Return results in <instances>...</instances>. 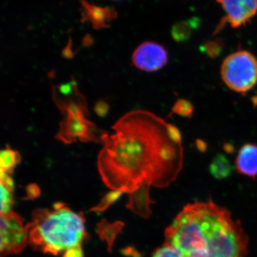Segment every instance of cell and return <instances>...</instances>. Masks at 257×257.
Instances as JSON below:
<instances>
[{
	"label": "cell",
	"mask_w": 257,
	"mask_h": 257,
	"mask_svg": "<svg viewBox=\"0 0 257 257\" xmlns=\"http://www.w3.org/2000/svg\"><path fill=\"white\" fill-rule=\"evenodd\" d=\"M197 23L194 21H184L174 25L172 29V37L176 42H184L189 40L194 29L197 28Z\"/></svg>",
	"instance_id": "cell-13"
},
{
	"label": "cell",
	"mask_w": 257,
	"mask_h": 257,
	"mask_svg": "<svg viewBox=\"0 0 257 257\" xmlns=\"http://www.w3.org/2000/svg\"><path fill=\"white\" fill-rule=\"evenodd\" d=\"M14 183L9 174L1 172V215L12 212Z\"/></svg>",
	"instance_id": "cell-11"
},
{
	"label": "cell",
	"mask_w": 257,
	"mask_h": 257,
	"mask_svg": "<svg viewBox=\"0 0 257 257\" xmlns=\"http://www.w3.org/2000/svg\"><path fill=\"white\" fill-rule=\"evenodd\" d=\"M184 257H246L248 238L229 211L212 202L185 206L166 229Z\"/></svg>",
	"instance_id": "cell-2"
},
{
	"label": "cell",
	"mask_w": 257,
	"mask_h": 257,
	"mask_svg": "<svg viewBox=\"0 0 257 257\" xmlns=\"http://www.w3.org/2000/svg\"><path fill=\"white\" fill-rule=\"evenodd\" d=\"M121 192L119 190H115L114 192H111L108 194L107 195L104 197L103 199L102 202L99 204L98 207L96 208V210H103V209H106L108 206L110 205L113 202H114L115 200L118 199L121 195Z\"/></svg>",
	"instance_id": "cell-18"
},
{
	"label": "cell",
	"mask_w": 257,
	"mask_h": 257,
	"mask_svg": "<svg viewBox=\"0 0 257 257\" xmlns=\"http://www.w3.org/2000/svg\"><path fill=\"white\" fill-rule=\"evenodd\" d=\"M116 135L101 137L104 147L99 170L108 186L135 192L150 185L165 187L177 177L183 164L182 143L174 141L168 123L147 111H134L114 126Z\"/></svg>",
	"instance_id": "cell-1"
},
{
	"label": "cell",
	"mask_w": 257,
	"mask_h": 257,
	"mask_svg": "<svg viewBox=\"0 0 257 257\" xmlns=\"http://www.w3.org/2000/svg\"><path fill=\"white\" fill-rule=\"evenodd\" d=\"M79 2L82 5V21L89 22L96 30L107 28L109 23L117 17L114 8L97 6L85 0H79Z\"/></svg>",
	"instance_id": "cell-9"
},
{
	"label": "cell",
	"mask_w": 257,
	"mask_h": 257,
	"mask_svg": "<svg viewBox=\"0 0 257 257\" xmlns=\"http://www.w3.org/2000/svg\"><path fill=\"white\" fill-rule=\"evenodd\" d=\"M74 87H75L74 82H71L59 86V87H57V90H58V92H60L62 95L68 96L72 94V91L74 89Z\"/></svg>",
	"instance_id": "cell-20"
},
{
	"label": "cell",
	"mask_w": 257,
	"mask_h": 257,
	"mask_svg": "<svg viewBox=\"0 0 257 257\" xmlns=\"http://www.w3.org/2000/svg\"><path fill=\"white\" fill-rule=\"evenodd\" d=\"M238 173L251 178L257 177V145L247 143L240 148L235 160Z\"/></svg>",
	"instance_id": "cell-10"
},
{
	"label": "cell",
	"mask_w": 257,
	"mask_h": 257,
	"mask_svg": "<svg viewBox=\"0 0 257 257\" xmlns=\"http://www.w3.org/2000/svg\"><path fill=\"white\" fill-rule=\"evenodd\" d=\"M0 236L2 257L20 252L29 242L28 228L24 227L20 216L13 212L1 215Z\"/></svg>",
	"instance_id": "cell-5"
},
{
	"label": "cell",
	"mask_w": 257,
	"mask_h": 257,
	"mask_svg": "<svg viewBox=\"0 0 257 257\" xmlns=\"http://www.w3.org/2000/svg\"><path fill=\"white\" fill-rule=\"evenodd\" d=\"M224 42L221 40H209L201 46L200 50L211 59H215L224 50Z\"/></svg>",
	"instance_id": "cell-16"
},
{
	"label": "cell",
	"mask_w": 257,
	"mask_h": 257,
	"mask_svg": "<svg viewBox=\"0 0 257 257\" xmlns=\"http://www.w3.org/2000/svg\"><path fill=\"white\" fill-rule=\"evenodd\" d=\"M225 13L224 18L214 33L222 30L226 24L232 28L245 26L257 14V0H217Z\"/></svg>",
	"instance_id": "cell-6"
},
{
	"label": "cell",
	"mask_w": 257,
	"mask_h": 257,
	"mask_svg": "<svg viewBox=\"0 0 257 257\" xmlns=\"http://www.w3.org/2000/svg\"><path fill=\"white\" fill-rule=\"evenodd\" d=\"M220 74L225 85L239 94H246L257 84V60L247 50H239L224 59Z\"/></svg>",
	"instance_id": "cell-4"
},
{
	"label": "cell",
	"mask_w": 257,
	"mask_h": 257,
	"mask_svg": "<svg viewBox=\"0 0 257 257\" xmlns=\"http://www.w3.org/2000/svg\"><path fill=\"white\" fill-rule=\"evenodd\" d=\"M63 257H84L81 245L69 248L64 251Z\"/></svg>",
	"instance_id": "cell-21"
},
{
	"label": "cell",
	"mask_w": 257,
	"mask_h": 257,
	"mask_svg": "<svg viewBox=\"0 0 257 257\" xmlns=\"http://www.w3.org/2000/svg\"><path fill=\"white\" fill-rule=\"evenodd\" d=\"M94 110L99 117H104L109 113V104L103 100L98 101L94 106Z\"/></svg>",
	"instance_id": "cell-19"
},
{
	"label": "cell",
	"mask_w": 257,
	"mask_h": 257,
	"mask_svg": "<svg viewBox=\"0 0 257 257\" xmlns=\"http://www.w3.org/2000/svg\"><path fill=\"white\" fill-rule=\"evenodd\" d=\"M92 123L84 118V114H67V117L61 124L57 138L65 143H71L79 139L82 142H89L94 138L92 128Z\"/></svg>",
	"instance_id": "cell-8"
},
{
	"label": "cell",
	"mask_w": 257,
	"mask_h": 257,
	"mask_svg": "<svg viewBox=\"0 0 257 257\" xmlns=\"http://www.w3.org/2000/svg\"><path fill=\"white\" fill-rule=\"evenodd\" d=\"M20 161L19 153L10 147H7L2 150L0 154V166H1L2 173H11L15 166L18 165Z\"/></svg>",
	"instance_id": "cell-14"
},
{
	"label": "cell",
	"mask_w": 257,
	"mask_h": 257,
	"mask_svg": "<svg viewBox=\"0 0 257 257\" xmlns=\"http://www.w3.org/2000/svg\"><path fill=\"white\" fill-rule=\"evenodd\" d=\"M234 170L227 157L222 154H218L211 161L209 172L211 176L216 179H224L229 177Z\"/></svg>",
	"instance_id": "cell-12"
},
{
	"label": "cell",
	"mask_w": 257,
	"mask_h": 257,
	"mask_svg": "<svg viewBox=\"0 0 257 257\" xmlns=\"http://www.w3.org/2000/svg\"><path fill=\"white\" fill-rule=\"evenodd\" d=\"M40 193L38 187L35 184H31L29 186L28 194H32L33 197H35V194H38Z\"/></svg>",
	"instance_id": "cell-22"
},
{
	"label": "cell",
	"mask_w": 257,
	"mask_h": 257,
	"mask_svg": "<svg viewBox=\"0 0 257 257\" xmlns=\"http://www.w3.org/2000/svg\"><path fill=\"white\" fill-rule=\"evenodd\" d=\"M152 257H184L182 252L173 245L165 243L163 246L157 248Z\"/></svg>",
	"instance_id": "cell-17"
},
{
	"label": "cell",
	"mask_w": 257,
	"mask_h": 257,
	"mask_svg": "<svg viewBox=\"0 0 257 257\" xmlns=\"http://www.w3.org/2000/svg\"><path fill=\"white\" fill-rule=\"evenodd\" d=\"M27 228L32 246L54 255L81 245L86 235L83 216L59 203L52 210L36 211Z\"/></svg>",
	"instance_id": "cell-3"
},
{
	"label": "cell",
	"mask_w": 257,
	"mask_h": 257,
	"mask_svg": "<svg viewBox=\"0 0 257 257\" xmlns=\"http://www.w3.org/2000/svg\"><path fill=\"white\" fill-rule=\"evenodd\" d=\"M194 105L190 101L185 99H179L172 106L171 114L189 118L194 114Z\"/></svg>",
	"instance_id": "cell-15"
},
{
	"label": "cell",
	"mask_w": 257,
	"mask_h": 257,
	"mask_svg": "<svg viewBox=\"0 0 257 257\" xmlns=\"http://www.w3.org/2000/svg\"><path fill=\"white\" fill-rule=\"evenodd\" d=\"M168 52L157 42L147 41L139 45L133 55V63L137 68L147 72H157L167 65Z\"/></svg>",
	"instance_id": "cell-7"
}]
</instances>
